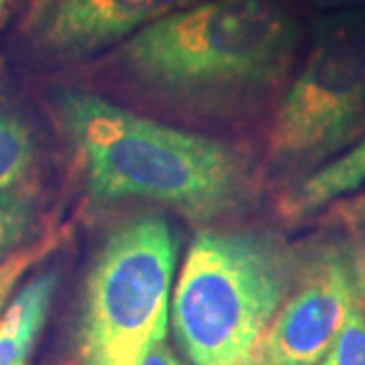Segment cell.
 <instances>
[{"mask_svg": "<svg viewBox=\"0 0 365 365\" xmlns=\"http://www.w3.org/2000/svg\"><path fill=\"white\" fill-rule=\"evenodd\" d=\"M299 41V21L280 0H203L132 35L116 59L167 104L234 114L284 83Z\"/></svg>", "mask_w": 365, "mask_h": 365, "instance_id": "7a4b0ae2", "label": "cell"}, {"mask_svg": "<svg viewBox=\"0 0 365 365\" xmlns=\"http://www.w3.org/2000/svg\"><path fill=\"white\" fill-rule=\"evenodd\" d=\"M203 0H41L31 39L57 59H86Z\"/></svg>", "mask_w": 365, "mask_h": 365, "instance_id": "52a82bcc", "label": "cell"}, {"mask_svg": "<svg viewBox=\"0 0 365 365\" xmlns=\"http://www.w3.org/2000/svg\"><path fill=\"white\" fill-rule=\"evenodd\" d=\"M138 365H182V361L173 353V349L167 345V341H160L144 353V357L138 361Z\"/></svg>", "mask_w": 365, "mask_h": 365, "instance_id": "9a60e30c", "label": "cell"}, {"mask_svg": "<svg viewBox=\"0 0 365 365\" xmlns=\"http://www.w3.org/2000/svg\"><path fill=\"white\" fill-rule=\"evenodd\" d=\"M353 260H355L357 280H359V288H361L365 302V240H357V244H353Z\"/></svg>", "mask_w": 365, "mask_h": 365, "instance_id": "2e32d148", "label": "cell"}, {"mask_svg": "<svg viewBox=\"0 0 365 365\" xmlns=\"http://www.w3.org/2000/svg\"><path fill=\"white\" fill-rule=\"evenodd\" d=\"M35 160V138L26 122L0 108V191L23 185Z\"/></svg>", "mask_w": 365, "mask_h": 365, "instance_id": "30bf717a", "label": "cell"}, {"mask_svg": "<svg viewBox=\"0 0 365 365\" xmlns=\"http://www.w3.org/2000/svg\"><path fill=\"white\" fill-rule=\"evenodd\" d=\"M177 240L167 220L120 223L91 264L78 323L79 365H138L167 339Z\"/></svg>", "mask_w": 365, "mask_h": 365, "instance_id": "277c9868", "label": "cell"}, {"mask_svg": "<svg viewBox=\"0 0 365 365\" xmlns=\"http://www.w3.org/2000/svg\"><path fill=\"white\" fill-rule=\"evenodd\" d=\"M364 136L365 13L335 11L314 23L304 61L276 108L268 160L299 181Z\"/></svg>", "mask_w": 365, "mask_h": 365, "instance_id": "5b68a950", "label": "cell"}, {"mask_svg": "<svg viewBox=\"0 0 365 365\" xmlns=\"http://www.w3.org/2000/svg\"><path fill=\"white\" fill-rule=\"evenodd\" d=\"M61 240H63L61 232H53L33 246L16 250L11 258L2 262L0 264V299H11L14 287L21 282V278L31 268H35L47 254H51L53 250L59 246Z\"/></svg>", "mask_w": 365, "mask_h": 365, "instance_id": "4fadbf2b", "label": "cell"}, {"mask_svg": "<svg viewBox=\"0 0 365 365\" xmlns=\"http://www.w3.org/2000/svg\"><path fill=\"white\" fill-rule=\"evenodd\" d=\"M361 288L353 246L325 242L302 252L299 276L250 365H323Z\"/></svg>", "mask_w": 365, "mask_h": 365, "instance_id": "8992f818", "label": "cell"}, {"mask_svg": "<svg viewBox=\"0 0 365 365\" xmlns=\"http://www.w3.org/2000/svg\"><path fill=\"white\" fill-rule=\"evenodd\" d=\"M337 213L353 227H365V193L337 201Z\"/></svg>", "mask_w": 365, "mask_h": 365, "instance_id": "5bb4252c", "label": "cell"}, {"mask_svg": "<svg viewBox=\"0 0 365 365\" xmlns=\"http://www.w3.org/2000/svg\"><path fill=\"white\" fill-rule=\"evenodd\" d=\"M323 365H365V302L361 292Z\"/></svg>", "mask_w": 365, "mask_h": 365, "instance_id": "7c38bea8", "label": "cell"}, {"mask_svg": "<svg viewBox=\"0 0 365 365\" xmlns=\"http://www.w3.org/2000/svg\"><path fill=\"white\" fill-rule=\"evenodd\" d=\"M37 215L35 195L23 185L0 191V264L11 258L31 232Z\"/></svg>", "mask_w": 365, "mask_h": 365, "instance_id": "8fae6325", "label": "cell"}, {"mask_svg": "<svg viewBox=\"0 0 365 365\" xmlns=\"http://www.w3.org/2000/svg\"><path fill=\"white\" fill-rule=\"evenodd\" d=\"M365 185V136L343 155L329 160L307 177L290 182L278 211L288 223H302L319 211L351 197Z\"/></svg>", "mask_w": 365, "mask_h": 365, "instance_id": "ba28073f", "label": "cell"}, {"mask_svg": "<svg viewBox=\"0 0 365 365\" xmlns=\"http://www.w3.org/2000/svg\"><path fill=\"white\" fill-rule=\"evenodd\" d=\"M302 252L268 230H201L182 264L173 331L193 365H250L299 276Z\"/></svg>", "mask_w": 365, "mask_h": 365, "instance_id": "3957f363", "label": "cell"}, {"mask_svg": "<svg viewBox=\"0 0 365 365\" xmlns=\"http://www.w3.org/2000/svg\"><path fill=\"white\" fill-rule=\"evenodd\" d=\"M11 4V0H0V14L6 11V6Z\"/></svg>", "mask_w": 365, "mask_h": 365, "instance_id": "ac0fdd59", "label": "cell"}, {"mask_svg": "<svg viewBox=\"0 0 365 365\" xmlns=\"http://www.w3.org/2000/svg\"><path fill=\"white\" fill-rule=\"evenodd\" d=\"M55 110L98 203L153 201L213 223L256 195V165L232 144L134 114L91 91H59Z\"/></svg>", "mask_w": 365, "mask_h": 365, "instance_id": "6da1fadb", "label": "cell"}, {"mask_svg": "<svg viewBox=\"0 0 365 365\" xmlns=\"http://www.w3.org/2000/svg\"><path fill=\"white\" fill-rule=\"evenodd\" d=\"M6 300L9 299H0V314H2V311H4V304H6Z\"/></svg>", "mask_w": 365, "mask_h": 365, "instance_id": "d6986e66", "label": "cell"}, {"mask_svg": "<svg viewBox=\"0 0 365 365\" xmlns=\"http://www.w3.org/2000/svg\"><path fill=\"white\" fill-rule=\"evenodd\" d=\"M309 4H313L317 9H325V11H349L359 4H364L365 0H304Z\"/></svg>", "mask_w": 365, "mask_h": 365, "instance_id": "e0dca14e", "label": "cell"}, {"mask_svg": "<svg viewBox=\"0 0 365 365\" xmlns=\"http://www.w3.org/2000/svg\"><path fill=\"white\" fill-rule=\"evenodd\" d=\"M59 270L35 274L0 314V365H31L33 349L51 311Z\"/></svg>", "mask_w": 365, "mask_h": 365, "instance_id": "9c48e42d", "label": "cell"}]
</instances>
